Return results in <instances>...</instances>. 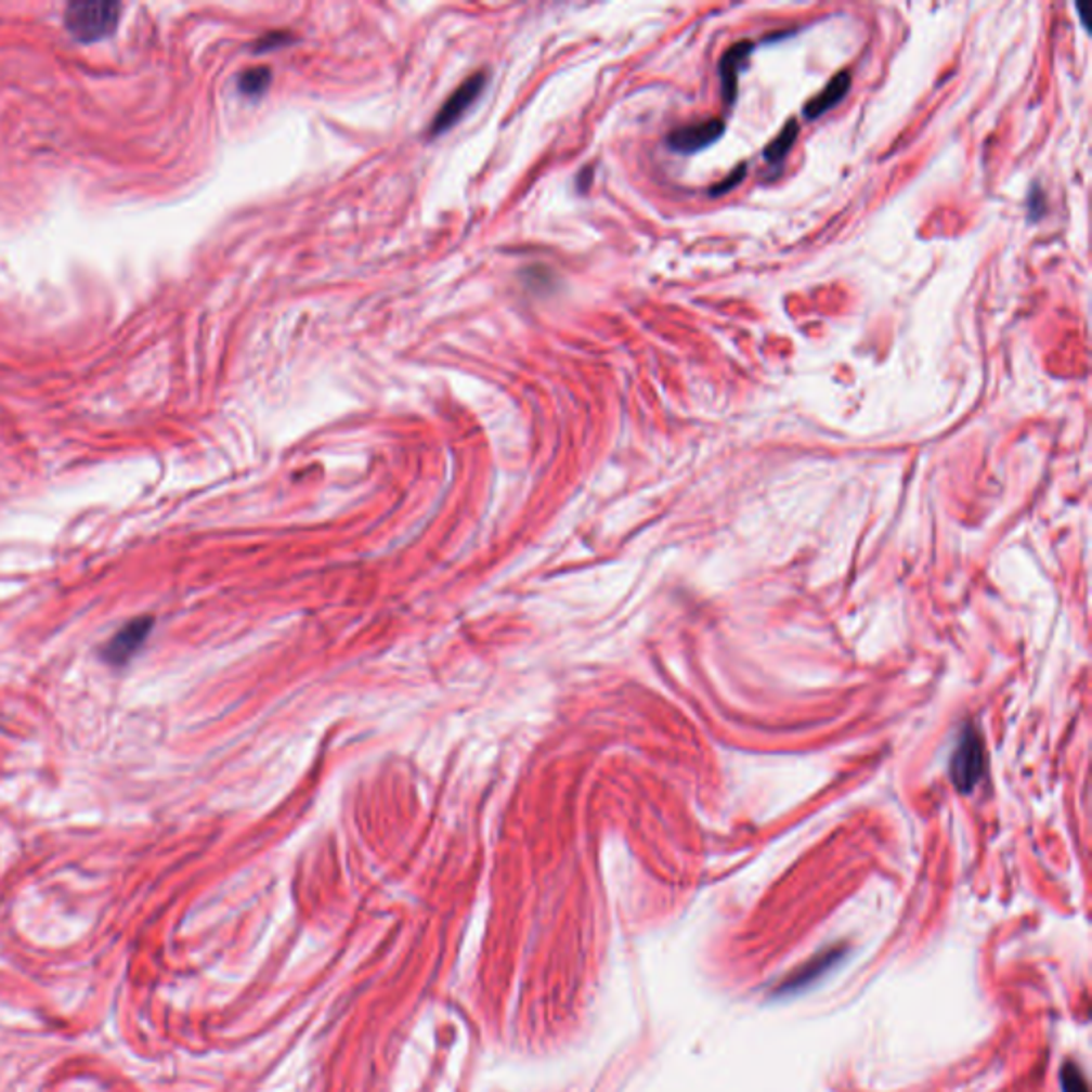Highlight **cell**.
Returning a JSON list of instances; mask_svg holds the SVG:
<instances>
[{"mask_svg":"<svg viewBox=\"0 0 1092 1092\" xmlns=\"http://www.w3.org/2000/svg\"><path fill=\"white\" fill-rule=\"evenodd\" d=\"M152 627H154L152 616H136L133 621H129L103 647V660L112 666H125L127 662H131L135 658L136 651L143 647Z\"/></svg>","mask_w":1092,"mask_h":1092,"instance_id":"cell-4","label":"cell"},{"mask_svg":"<svg viewBox=\"0 0 1092 1092\" xmlns=\"http://www.w3.org/2000/svg\"><path fill=\"white\" fill-rule=\"evenodd\" d=\"M841 958V950H830V952H823L819 954L818 958H814L805 968L796 971L788 981H783V986L779 988L781 992H794V990H801L805 988L807 984L816 981L821 973L830 971L834 966V962Z\"/></svg>","mask_w":1092,"mask_h":1092,"instance_id":"cell-8","label":"cell"},{"mask_svg":"<svg viewBox=\"0 0 1092 1092\" xmlns=\"http://www.w3.org/2000/svg\"><path fill=\"white\" fill-rule=\"evenodd\" d=\"M484 83H486V75L482 70H478L474 75H470L448 99L446 103L442 105V109L435 114L433 122H431V129H429V135L438 136L442 133H446L451 127H455L459 122V118L470 109V105L477 101L478 96L482 94L484 90Z\"/></svg>","mask_w":1092,"mask_h":1092,"instance_id":"cell-3","label":"cell"},{"mask_svg":"<svg viewBox=\"0 0 1092 1092\" xmlns=\"http://www.w3.org/2000/svg\"><path fill=\"white\" fill-rule=\"evenodd\" d=\"M270 81H272V70L270 68L255 67L248 68V70H244L239 75L237 86H239L242 94H246V96H259V94H263L268 90Z\"/></svg>","mask_w":1092,"mask_h":1092,"instance_id":"cell-10","label":"cell"},{"mask_svg":"<svg viewBox=\"0 0 1092 1092\" xmlns=\"http://www.w3.org/2000/svg\"><path fill=\"white\" fill-rule=\"evenodd\" d=\"M120 13L118 2H70L65 9V26L75 41L96 43L118 28Z\"/></svg>","mask_w":1092,"mask_h":1092,"instance_id":"cell-1","label":"cell"},{"mask_svg":"<svg viewBox=\"0 0 1092 1092\" xmlns=\"http://www.w3.org/2000/svg\"><path fill=\"white\" fill-rule=\"evenodd\" d=\"M796 136H798V122H788L783 127V131L777 135L775 141H770L766 147H764V158L770 162V165H781L785 160V156L790 154L792 145L796 143Z\"/></svg>","mask_w":1092,"mask_h":1092,"instance_id":"cell-9","label":"cell"},{"mask_svg":"<svg viewBox=\"0 0 1092 1092\" xmlns=\"http://www.w3.org/2000/svg\"><path fill=\"white\" fill-rule=\"evenodd\" d=\"M984 770H986V755L981 739L975 728H964L962 734L958 737L950 759V775L955 788L962 794L975 790V785L984 777Z\"/></svg>","mask_w":1092,"mask_h":1092,"instance_id":"cell-2","label":"cell"},{"mask_svg":"<svg viewBox=\"0 0 1092 1092\" xmlns=\"http://www.w3.org/2000/svg\"><path fill=\"white\" fill-rule=\"evenodd\" d=\"M1076 11L1080 13V20H1082L1084 28H1087V30H1091V28H1089V13H1087V6H1084L1082 2H1076Z\"/></svg>","mask_w":1092,"mask_h":1092,"instance_id":"cell-14","label":"cell"},{"mask_svg":"<svg viewBox=\"0 0 1092 1092\" xmlns=\"http://www.w3.org/2000/svg\"><path fill=\"white\" fill-rule=\"evenodd\" d=\"M849 86H851V75L847 70H841L836 73L828 86L819 92L818 96H814L807 107H805V118L807 120H816L819 116L828 114L832 107H836L849 92Z\"/></svg>","mask_w":1092,"mask_h":1092,"instance_id":"cell-7","label":"cell"},{"mask_svg":"<svg viewBox=\"0 0 1092 1092\" xmlns=\"http://www.w3.org/2000/svg\"><path fill=\"white\" fill-rule=\"evenodd\" d=\"M1061 1087H1063V1092H1089V1084L1084 1080V1074L1074 1063H1067L1063 1067V1071H1061Z\"/></svg>","mask_w":1092,"mask_h":1092,"instance_id":"cell-11","label":"cell"},{"mask_svg":"<svg viewBox=\"0 0 1092 1092\" xmlns=\"http://www.w3.org/2000/svg\"><path fill=\"white\" fill-rule=\"evenodd\" d=\"M743 178H745V167L741 165V167L737 169V173H732V176H730V178H728L726 182L717 184V186H715V188L711 191V195H724V193L732 191V188H734L737 184H741V182H743Z\"/></svg>","mask_w":1092,"mask_h":1092,"instance_id":"cell-13","label":"cell"},{"mask_svg":"<svg viewBox=\"0 0 1092 1092\" xmlns=\"http://www.w3.org/2000/svg\"><path fill=\"white\" fill-rule=\"evenodd\" d=\"M290 41H292L290 32H270V35H265V37H263V39L255 46V50H257V54H263V52H270L273 48L286 46V43H290Z\"/></svg>","mask_w":1092,"mask_h":1092,"instance_id":"cell-12","label":"cell"},{"mask_svg":"<svg viewBox=\"0 0 1092 1092\" xmlns=\"http://www.w3.org/2000/svg\"><path fill=\"white\" fill-rule=\"evenodd\" d=\"M726 133V125L717 118L681 127L668 135V147L679 152V154H696L700 150L711 147L713 143L719 141V136Z\"/></svg>","mask_w":1092,"mask_h":1092,"instance_id":"cell-5","label":"cell"},{"mask_svg":"<svg viewBox=\"0 0 1092 1092\" xmlns=\"http://www.w3.org/2000/svg\"><path fill=\"white\" fill-rule=\"evenodd\" d=\"M751 52H753V43L751 41H741L737 46H732L724 56H722V63H719V79H722V96L728 105H734L737 103V94H739V77L743 73V68L748 67V61H750Z\"/></svg>","mask_w":1092,"mask_h":1092,"instance_id":"cell-6","label":"cell"}]
</instances>
